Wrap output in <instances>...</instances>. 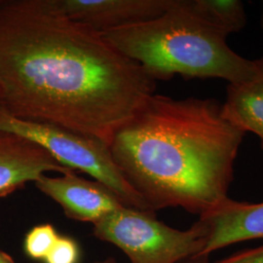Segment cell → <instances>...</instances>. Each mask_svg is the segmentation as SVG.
<instances>
[{
  "mask_svg": "<svg viewBox=\"0 0 263 263\" xmlns=\"http://www.w3.org/2000/svg\"><path fill=\"white\" fill-rule=\"evenodd\" d=\"M155 88L102 33L45 0H0V106L11 115L109 146Z\"/></svg>",
  "mask_w": 263,
  "mask_h": 263,
  "instance_id": "6da1fadb",
  "label": "cell"
},
{
  "mask_svg": "<svg viewBox=\"0 0 263 263\" xmlns=\"http://www.w3.org/2000/svg\"><path fill=\"white\" fill-rule=\"evenodd\" d=\"M213 98L152 95L113 137V161L154 213L203 216L228 199L245 136Z\"/></svg>",
  "mask_w": 263,
  "mask_h": 263,
  "instance_id": "7a4b0ae2",
  "label": "cell"
},
{
  "mask_svg": "<svg viewBox=\"0 0 263 263\" xmlns=\"http://www.w3.org/2000/svg\"><path fill=\"white\" fill-rule=\"evenodd\" d=\"M120 53L137 62L154 80L221 78L239 84L254 78L255 62L238 55L226 42L227 35L198 19L183 0L166 13L102 33Z\"/></svg>",
  "mask_w": 263,
  "mask_h": 263,
  "instance_id": "3957f363",
  "label": "cell"
},
{
  "mask_svg": "<svg viewBox=\"0 0 263 263\" xmlns=\"http://www.w3.org/2000/svg\"><path fill=\"white\" fill-rule=\"evenodd\" d=\"M94 235L120 249L131 263H180L200 255L206 243V228L199 219L179 230L153 212L126 206L95 223Z\"/></svg>",
  "mask_w": 263,
  "mask_h": 263,
  "instance_id": "277c9868",
  "label": "cell"
},
{
  "mask_svg": "<svg viewBox=\"0 0 263 263\" xmlns=\"http://www.w3.org/2000/svg\"><path fill=\"white\" fill-rule=\"evenodd\" d=\"M0 131L30 140L48 151L64 167L88 174L111 189L126 207L153 212L124 178L113 161L109 146L103 141L56 125L21 119L1 106Z\"/></svg>",
  "mask_w": 263,
  "mask_h": 263,
  "instance_id": "5b68a950",
  "label": "cell"
},
{
  "mask_svg": "<svg viewBox=\"0 0 263 263\" xmlns=\"http://www.w3.org/2000/svg\"><path fill=\"white\" fill-rule=\"evenodd\" d=\"M51 9L103 33L155 19L173 7L175 0H45Z\"/></svg>",
  "mask_w": 263,
  "mask_h": 263,
  "instance_id": "8992f818",
  "label": "cell"
},
{
  "mask_svg": "<svg viewBox=\"0 0 263 263\" xmlns=\"http://www.w3.org/2000/svg\"><path fill=\"white\" fill-rule=\"evenodd\" d=\"M34 184L58 203L67 217L93 226L125 206L111 189L97 180L79 177L73 170H68L60 177L43 175Z\"/></svg>",
  "mask_w": 263,
  "mask_h": 263,
  "instance_id": "52a82bcc",
  "label": "cell"
},
{
  "mask_svg": "<svg viewBox=\"0 0 263 263\" xmlns=\"http://www.w3.org/2000/svg\"><path fill=\"white\" fill-rule=\"evenodd\" d=\"M68 170L37 143L19 135L0 131V197L35 182L46 173Z\"/></svg>",
  "mask_w": 263,
  "mask_h": 263,
  "instance_id": "ba28073f",
  "label": "cell"
},
{
  "mask_svg": "<svg viewBox=\"0 0 263 263\" xmlns=\"http://www.w3.org/2000/svg\"><path fill=\"white\" fill-rule=\"evenodd\" d=\"M206 228V243L200 255L230 245L263 239V203L237 202L228 198L220 206L200 216Z\"/></svg>",
  "mask_w": 263,
  "mask_h": 263,
  "instance_id": "9c48e42d",
  "label": "cell"
},
{
  "mask_svg": "<svg viewBox=\"0 0 263 263\" xmlns=\"http://www.w3.org/2000/svg\"><path fill=\"white\" fill-rule=\"evenodd\" d=\"M254 62L255 76L244 83L228 84L222 108L226 119L259 138L263 149V55Z\"/></svg>",
  "mask_w": 263,
  "mask_h": 263,
  "instance_id": "30bf717a",
  "label": "cell"
},
{
  "mask_svg": "<svg viewBox=\"0 0 263 263\" xmlns=\"http://www.w3.org/2000/svg\"><path fill=\"white\" fill-rule=\"evenodd\" d=\"M183 4L198 19L227 36L247 24L244 3L240 0H183Z\"/></svg>",
  "mask_w": 263,
  "mask_h": 263,
  "instance_id": "8fae6325",
  "label": "cell"
},
{
  "mask_svg": "<svg viewBox=\"0 0 263 263\" xmlns=\"http://www.w3.org/2000/svg\"><path fill=\"white\" fill-rule=\"evenodd\" d=\"M60 237L50 223L32 227L25 237V253L33 260H44Z\"/></svg>",
  "mask_w": 263,
  "mask_h": 263,
  "instance_id": "7c38bea8",
  "label": "cell"
},
{
  "mask_svg": "<svg viewBox=\"0 0 263 263\" xmlns=\"http://www.w3.org/2000/svg\"><path fill=\"white\" fill-rule=\"evenodd\" d=\"M79 258L80 250L76 240L70 237L60 235L52 250L44 259V262L78 263Z\"/></svg>",
  "mask_w": 263,
  "mask_h": 263,
  "instance_id": "4fadbf2b",
  "label": "cell"
},
{
  "mask_svg": "<svg viewBox=\"0 0 263 263\" xmlns=\"http://www.w3.org/2000/svg\"><path fill=\"white\" fill-rule=\"evenodd\" d=\"M215 263H263V246L233 254Z\"/></svg>",
  "mask_w": 263,
  "mask_h": 263,
  "instance_id": "5bb4252c",
  "label": "cell"
},
{
  "mask_svg": "<svg viewBox=\"0 0 263 263\" xmlns=\"http://www.w3.org/2000/svg\"><path fill=\"white\" fill-rule=\"evenodd\" d=\"M180 263H210L209 262V256L206 255H196L193 257H190Z\"/></svg>",
  "mask_w": 263,
  "mask_h": 263,
  "instance_id": "9a60e30c",
  "label": "cell"
},
{
  "mask_svg": "<svg viewBox=\"0 0 263 263\" xmlns=\"http://www.w3.org/2000/svg\"><path fill=\"white\" fill-rule=\"evenodd\" d=\"M0 263H16V261L11 257L9 254L0 250Z\"/></svg>",
  "mask_w": 263,
  "mask_h": 263,
  "instance_id": "2e32d148",
  "label": "cell"
},
{
  "mask_svg": "<svg viewBox=\"0 0 263 263\" xmlns=\"http://www.w3.org/2000/svg\"><path fill=\"white\" fill-rule=\"evenodd\" d=\"M93 263H117V261H116V259L113 258V257H108V258L104 259V260H99V261H95V262Z\"/></svg>",
  "mask_w": 263,
  "mask_h": 263,
  "instance_id": "e0dca14e",
  "label": "cell"
},
{
  "mask_svg": "<svg viewBox=\"0 0 263 263\" xmlns=\"http://www.w3.org/2000/svg\"><path fill=\"white\" fill-rule=\"evenodd\" d=\"M261 27L263 29V1H262V16H261Z\"/></svg>",
  "mask_w": 263,
  "mask_h": 263,
  "instance_id": "ac0fdd59",
  "label": "cell"
}]
</instances>
